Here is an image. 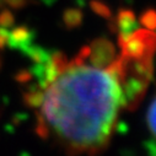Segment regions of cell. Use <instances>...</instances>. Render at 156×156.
<instances>
[{"label":"cell","mask_w":156,"mask_h":156,"mask_svg":"<svg viewBox=\"0 0 156 156\" xmlns=\"http://www.w3.org/2000/svg\"><path fill=\"white\" fill-rule=\"evenodd\" d=\"M44 2H47V0H44Z\"/></svg>","instance_id":"obj_20"},{"label":"cell","mask_w":156,"mask_h":156,"mask_svg":"<svg viewBox=\"0 0 156 156\" xmlns=\"http://www.w3.org/2000/svg\"><path fill=\"white\" fill-rule=\"evenodd\" d=\"M140 23L147 30H156V10L147 9L140 16Z\"/></svg>","instance_id":"obj_9"},{"label":"cell","mask_w":156,"mask_h":156,"mask_svg":"<svg viewBox=\"0 0 156 156\" xmlns=\"http://www.w3.org/2000/svg\"><path fill=\"white\" fill-rule=\"evenodd\" d=\"M146 121H147L149 129L151 130L152 135L156 138V97L154 98V101L151 102V105H150V107L147 109Z\"/></svg>","instance_id":"obj_12"},{"label":"cell","mask_w":156,"mask_h":156,"mask_svg":"<svg viewBox=\"0 0 156 156\" xmlns=\"http://www.w3.org/2000/svg\"><path fill=\"white\" fill-rule=\"evenodd\" d=\"M44 98V91L40 86H31L22 95L23 103L30 108H40Z\"/></svg>","instance_id":"obj_7"},{"label":"cell","mask_w":156,"mask_h":156,"mask_svg":"<svg viewBox=\"0 0 156 156\" xmlns=\"http://www.w3.org/2000/svg\"><path fill=\"white\" fill-rule=\"evenodd\" d=\"M34 38V31L31 30L27 26H17L11 32H9L8 43L9 48L11 49H23L26 46L33 43Z\"/></svg>","instance_id":"obj_4"},{"label":"cell","mask_w":156,"mask_h":156,"mask_svg":"<svg viewBox=\"0 0 156 156\" xmlns=\"http://www.w3.org/2000/svg\"><path fill=\"white\" fill-rule=\"evenodd\" d=\"M8 37H9V31L5 27L0 26V49H4L6 43H8Z\"/></svg>","instance_id":"obj_17"},{"label":"cell","mask_w":156,"mask_h":156,"mask_svg":"<svg viewBox=\"0 0 156 156\" xmlns=\"http://www.w3.org/2000/svg\"><path fill=\"white\" fill-rule=\"evenodd\" d=\"M0 66H2V59H0Z\"/></svg>","instance_id":"obj_19"},{"label":"cell","mask_w":156,"mask_h":156,"mask_svg":"<svg viewBox=\"0 0 156 156\" xmlns=\"http://www.w3.org/2000/svg\"><path fill=\"white\" fill-rule=\"evenodd\" d=\"M126 106L113 66L73 65L46 89L41 115L69 154H96L108 143Z\"/></svg>","instance_id":"obj_1"},{"label":"cell","mask_w":156,"mask_h":156,"mask_svg":"<svg viewBox=\"0 0 156 156\" xmlns=\"http://www.w3.org/2000/svg\"><path fill=\"white\" fill-rule=\"evenodd\" d=\"M32 77H33V75H32L31 70L21 69V70H19V71L15 74L14 79H15L16 83H19V84H21V85H26L27 83H30V81L32 80Z\"/></svg>","instance_id":"obj_15"},{"label":"cell","mask_w":156,"mask_h":156,"mask_svg":"<svg viewBox=\"0 0 156 156\" xmlns=\"http://www.w3.org/2000/svg\"><path fill=\"white\" fill-rule=\"evenodd\" d=\"M114 20H115V23L118 26L121 33L130 34L138 28L135 14L129 9H121L118 11V15H117V19H114Z\"/></svg>","instance_id":"obj_5"},{"label":"cell","mask_w":156,"mask_h":156,"mask_svg":"<svg viewBox=\"0 0 156 156\" xmlns=\"http://www.w3.org/2000/svg\"><path fill=\"white\" fill-rule=\"evenodd\" d=\"M51 59L54 63V65L58 68L60 74L66 69V66H68V58H66V55L63 52H60V51L52 52L51 53Z\"/></svg>","instance_id":"obj_11"},{"label":"cell","mask_w":156,"mask_h":156,"mask_svg":"<svg viewBox=\"0 0 156 156\" xmlns=\"http://www.w3.org/2000/svg\"><path fill=\"white\" fill-rule=\"evenodd\" d=\"M4 5H5V2H4V0H0V9H3Z\"/></svg>","instance_id":"obj_18"},{"label":"cell","mask_w":156,"mask_h":156,"mask_svg":"<svg viewBox=\"0 0 156 156\" xmlns=\"http://www.w3.org/2000/svg\"><path fill=\"white\" fill-rule=\"evenodd\" d=\"M14 23H15V17H14V14L10 10L3 9L2 11H0V26L9 28Z\"/></svg>","instance_id":"obj_14"},{"label":"cell","mask_w":156,"mask_h":156,"mask_svg":"<svg viewBox=\"0 0 156 156\" xmlns=\"http://www.w3.org/2000/svg\"><path fill=\"white\" fill-rule=\"evenodd\" d=\"M83 19H84V15L80 9L69 8L63 12V22L65 27L69 30L79 27L83 23Z\"/></svg>","instance_id":"obj_8"},{"label":"cell","mask_w":156,"mask_h":156,"mask_svg":"<svg viewBox=\"0 0 156 156\" xmlns=\"http://www.w3.org/2000/svg\"><path fill=\"white\" fill-rule=\"evenodd\" d=\"M91 64L96 68H107L115 59V48L106 38H97L90 46Z\"/></svg>","instance_id":"obj_3"},{"label":"cell","mask_w":156,"mask_h":156,"mask_svg":"<svg viewBox=\"0 0 156 156\" xmlns=\"http://www.w3.org/2000/svg\"><path fill=\"white\" fill-rule=\"evenodd\" d=\"M20 52H21L23 55H26L27 58H30L33 64H42V63L47 62L48 58H49V55H51V53H49L47 49H44V48L41 47V46H36V44H33V43L26 46V47H25L23 49H21Z\"/></svg>","instance_id":"obj_6"},{"label":"cell","mask_w":156,"mask_h":156,"mask_svg":"<svg viewBox=\"0 0 156 156\" xmlns=\"http://www.w3.org/2000/svg\"><path fill=\"white\" fill-rule=\"evenodd\" d=\"M90 6H91L92 11L96 12L97 15H100L101 17H105V19H108V20L112 19L111 9L105 3H102L101 0H91V2H90Z\"/></svg>","instance_id":"obj_10"},{"label":"cell","mask_w":156,"mask_h":156,"mask_svg":"<svg viewBox=\"0 0 156 156\" xmlns=\"http://www.w3.org/2000/svg\"><path fill=\"white\" fill-rule=\"evenodd\" d=\"M4 2L6 5H9L11 9H15V10L22 9V8H25L32 3L31 0H4Z\"/></svg>","instance_id":"obj_16"},{"label":"cell","mask_w":156,"mask_h":156,"mask_svg":"<svg viewBox=\"0 0 156 156\" xmlns=\"http://www.w3.org/2000/svg\"><path fill=\"white\" fill-rule=\"evenodd\" d=\"M36 134L40 136L41 139H47L49 136V128L46 123V121L43 119V117L41 115V113L37 115V124H36Z\"/></svg>","instance_id":"obj_13"},{"label":"cell","mask_w":156,"mask_h":156,"mask_svg":"<svg viewBox=\"0 0 156 156\" xmlns=\"http://www.w3.org/2000/svg\"><path fill=\"white\" fill-rule=\"evenodd\" d=\"M155 48L156 33L151 30L141 28H136L132 34H129L124 43L121 46L122 55L132 60L152 57Z\"/></svg>","instance_id":"obj_2"}]
</instances>
